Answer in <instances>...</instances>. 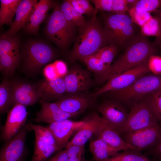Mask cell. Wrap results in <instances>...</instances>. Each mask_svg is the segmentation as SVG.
Listing matches in <instances>:
<instances>
[{
	"instance_id": "obj_1",
	"label": "cell",
	"mask_w": 161,
	"mask_h": 161,
	"mask_svg": "<svg viewBox=\"0 0 161 161\" xmlns=\"http://www.w3.org/2000/svg\"><path fill=\"white\" fill-rule=\"evenodd\" d=\"M79 28L78 37L73 48L69 55L71 61H81L84 58L95 54L109 44L103 29L96 18L91 20Z\"/></svg>"
},
{
	"instance_id": "obj_2",
	"label": "cell",
	"mask_w": 161,
	"mask_h": 161,
	"mask_svg": "<svg viewBox=\"0 0 161 161\" xmlns=\"http://www.w3.org/2000/svg\"><path fill=\"white\" fill-rule=\"evenodd\" d=\"M144 36L127 47L124 54L111 66L101 82L140 64L154 55L155 48Z\"/></svg>"
},
{
	"instance_id": "obj_3",
	"label": "cell",
	"mask_w": 161,
	"mask_h": 161,
	"mask_svg": "<svg viewBox=\"0 0 161 161\" xmlns=\"http://www.w3.org/2000/svg\"><path fill=\"white\" fill-rule=\"evenodd\" d=\"M21 49L22 69L30 76L37 74L42 67L55 57V52L51 46L41 40H29Z\"/></svg>"
},
{
	"instance_id": "obj_4",
	"label": "cell",
	"mask_w": 161,
	"mask_h": 161,
	"mask_svg": "<svg viewBox=\"0 0 161 161\" xmlns=\"http://www.w3.org/2000/svg\"><path fill=\"white\" fill-rule=\"evenodd\" d=\"M134 23L126 14L106 17L103 29L108 43L124 47L133 44L139 38L135 36Z\"/></svg>"
},
{
	"instance_id": "obj_5",
	"label": "cell",
	"mask_w": 161,
	"mask_h": 161,
	"mask_svg": "<svg viewBox=\"0 0 161 161\" xmlns=\"http://www.w3.org/2000/svg\"><path fill=\"white\" fill-rule=\"evenodd\" d=\"M161 88V75H145L125 89L109 92L114 98L134 105L144 97Z\"/></svg>"
},
{
	"instance_id": "obj_6",
	"label": "cell",
	"mask_w": 161,
	"mask_h": 161,
	"mask_svg": "<svg viewBox=\"0 0 161 161\" xmlns=\"http://www.w3.org/2000/svg\"><path fill=\"white\" fill-rule=\"evenodd\" d=\"M75 28L66 21L61 10L60 5L57 4L47 19L44 32L49 40L64 50L72 40Z\"/></svg>"
},
{
	"instance_id": "obj_7",
	"label": "cell",
	"mask_w": 161,
	"mask_h": 161,
	"mask_svg": "<svg viewBox=\"0 0 161 161\" xmlns=\"http://www.w3.org/2000/svg\"><path fill=\"white\" fill-rule=\"evenodd\" d=\"M159 123L158 120L147 96L133 106L119 134L135 131Z\"/></svg>"
},
{
	"instance_id": "obj_8",
	"label": "cell",
	"mask_w": 161,
	"mask_h": 161,
	"mask_svg": "<svg viewBox=\"0 0 161 161\" xmlns=\"http://www.w3.org/2000/svg\"><path fill=\"white\" fill-rule=\"evenodd\" d=\"M21 63L20 39L17 35L0 36V70L8 78L13 76Z\"/></svg>"
},
{
	"instance_id": "obj_9",
	"label": "cell",
	"mask_w": 161,
	"mask_h": 161,
	"mask_svg": "<svg viewBox=\"0 0 161 161\" xmlns=\"http://www.w3.org/2000/svg\"><path fill=\"white\" fill-rule=\"evenodd\" d=\"M146 61L138 66L114 76L102 87L90 95L95 98L104 93L121 90L129 86L138 79L150 71Z\"/></svg>"
},
{
	"instance_id": "obj_10",
	"label": "cell",
	"mask_w": 161,
	"mask_h": 161,
	"mask_svg": "<svg viewBox=\"0 0 161 161\" xmlns=\"http://www.w3.org/2000/svg\"><path fill=\"white\" fill-rule=\"evenodd\" d=\"M26 124L18 134L5 142L0 150V161H26L28 150L26 145L27 131L30 129Z\"/></svg>"
},
{
	"instance_id": "obj_11",
	"label": "cell",
	"mask_w": 161,
	"mask_h": 161,
	"mask_svg": "<svg viewBox=\"0 0 161 161\" xmlns=\"http://www.w3.org/2000/svg\"><path fill=\"white\" fill-rule=\"evenodd\" d=\"M124 140L139 152L149 149L161 138L160 123L135 131L122 134Z\"/></svg>"
},
{
	"instance_id": "obj_12",
	"label": "cell",
	"mask_w": 161,
	"mask_h": 161,
	"mask_svg": "<svg viewBox=\"0 0 161 161\" xmlns=\"http://www.w3.org/2000/svg\"><path fill=\"white\" fill-rule=\"evenodd\" d=\"M10 82L13 106L16 104L25 106L33 105L40 99L37 84L18 79Z\"/></svg>"
},
{
	"instance_id": "obj_13",
	"label": "cell",
	"mask_w": 161,
	"mask_h": 161,
	"mask_svg": "<svg viewBox=\"0 0 161 161\" xmlns=\"http://www.w3.org/2000/svg\"><path fill=\"white\" fill-rule=\"evenodd\" d=\"M28 114L25 106L19 104L14 105L8 112L6 121L2 128L1 139L7 142L16 135L26 124Z\"/></svg>"
},
{
	"instance_id": "obj_14",
	"label": "cell",
	"mask_w": 161,
	"mask_h": 161,
	"mask_svg": "<svg viewBox=\"0 0 161 161\" xmlns=\"http://www.w3.org/2000/svg\"><path fill=\"white\" fill-rule=\"evenodd\" d=\"M97 109L104 120L119 134L129 115L124 106L116 101L108 100L100 104Z\"/></svg>"
},
{
	"instance_id": "obj_15",
	"label": "cell",
	"mask_w": 161,
	"mask_h": 161,
	"mask_svg": "<svg viewBox=\"0 0 161 161\" xmlns=\"http://www.w3.org/2000/svg\"><path fill=\"white\" fill-rule=\"evenodd\" d=\"M63 78L66 92L70 94L86 91L92 84L89 72L78 66L70 68Z\"/></svg>"
},
{
	"instance_id": "obj_16",
	"label": "cell",
	"mask_w": 161,
	"mask_h": 161,
	"mask_svg": "<svg viewBox=\"0 0 161 161\" xmlns=\"http://www.w3.org/2000/svg\"><path fill=\"white\" fill-rule=\"evenodd\" d=\"M85 120L74 121L66 119L49 124L50 130L60 149L65 147L73 134L75 133L85 123Z\"/></svg>"
},
{
	"instance_id": "obj_17",
	"label": "cell",
	"mask_w": 161,
	"mask_h": 161,
	"mask_svg": "<svg viewBox=\"0 0 161 161\" xmlns=\"http://www.w3.org/2000/svg\"><path fill=\"white\" fill-rule=\"evenodd\" d=\"M97 127L95 134L118 151L134 148L121 136V135L97 113Z\"/></svg>"
},
{
	"instance_id": "obj_18",
	"label": "cell",
	"mask_w": 161,
	"mask_h": 161,
	"mask_svg": "<svg viewBox=\"0 0 161 161\" xmlns=\"http://www.w3.org/2000/svg\"><path fill=\"white\" fill-rule=\"evenodd\" d=\"M57 4L53 0H40L32 11L23 30L27 33L37 35L40 26L46 18L48 11L54 8Z\"/></svg>"
},
{
	"instance_id": "obj_19",
	"label": "cell",
	"mask_w": 161,
	"mask_h": 161,
	"mask_svg": "<svg viewBox=\"0 0 161 161\" xmlns=\"http://www.w3.org/2000/svg\"><path fill=\"white\" fill-rule=\"evenodd\" d=\"M37 84L41 101L49 102L55 99L58 100L66 92L63 77L46 79Z\"/></svg>"
},
{
	"instance_id": "obj_20",
	"label": "cell",
	"mask_w": 161,
	"mask_h": 161,
	"mask_svg": "<svg viewBox=\"0 0 161 161\" xmlns=\"http://www.w3.org/2000/svg\"><path fill=\"white\" fill-rule=\"evenodd\" d=\"M40 110L37 112L34 119L36 123L45 122L49 124L63 120L68 119L77 115L66 113L62 111L55 103L40 101Z\"/></svg>"
},
{
	"instance_id": "obj_21",
	"label": "cell",
	"mask_w": 161,
	"mask_h": 161,
	"mask_svg": "<svg viewBox=\"0 0 161 161\" xmlns=\"http://www.w3.org/2000/svg\"><path fill=\"white\" fill-rule=\"evenodd\" d=\"M77 94L64 95L56 102L64 112L78 115L89 108L92 103L89 97Z\"/></svg>"
},
{
	"instance_id": "obj_22",
	"label": "cell",
	"mask_w": 161,
	"mask_h": 161,
	"mask_svg": "<svg viewBox=\"0 0 161 161\" xmlns=\"http://www.w3.org/2000/svg\"><path fill=\"white\" fill-rule=\"evenodd\" d=\"M38 2L36 0H21L16 10L14 21L8 30L3 34L10 36L16 35L25 26L31 13Z\"/></svg>"
},
{
	"instance_id": "obj_23",
	"label": "cell",
	"mask_w": 161,
	"mask_h": 161,
	"mask_svg": "<svg viewBox=\"0 0 161 161\" xmlns=\"http://www.w3.org/2000/svg\"><path fill=\"white\" fill-rule=\"evenodd\" d=\"M97 113H93L85 120V124L75 133L66 145L65 148L73 145L84 146L95 132L97 124Z\"/></svg>"
},
{
	"instance_id": "obj_24",
	"label": "cell",
	"mask_w": 161,
	"mask_h": 161,
	"mask_svg": "<svg viewBox=\"0 0 161 161\" xmlns=\"http://www.w3.org/2000/svg\"><path fill=\"white\" fill-rule=\"evenodd\" d=\"M89 148L96 161H105L119 151L100 138L91 141Z\"/></svg>"
},
{
	"instance_id": "obj_25",
	"label": "cell",
	"mask_w": 161,
	"mask_h": 161,
	"mask_svg": "<svg viewBox=\"0 0 161 161\" xmlns=\"http://www.w3.org/2000/svg\"><path fill=\"white\" fill-rule=\"evenodd\" d=\"M60 8L66 21L72 26L79 28L86 23V21L83 16L67 0L63 1L60 5Z\"/></svg>"
},
{
	"instance_id": "obj_26",
	"label": "cell",
	"mask_w": 161,
	"mask_h": 161,
	"mask_svg": "<svg viewBox=\"0 0 161 161\" xmlns=\"http://www.w3.org/2000/svg\"><path fill=\"white\" fill-rule=\"evenodd\" d=\"M33 156L30 161H47L55 152L60 150L56 146L50 145L35 137Z\"/></svg>"
},
{
	"instance_id": "obj_27",
	"label": "cell",
	"mask_w": 161,
	"mask_h": 161,
	"mask_svg": "<svg viewBox=\"0 0 161 161\" xmlns=\"http://www.w3.org/2000/svg\"><path fill=\"white\" fill-rule=\"evenodd\" d=\"M21 0H1L0 26L11 24Z\"/></svg>"
},
{
	"instance_id": "obj_28",
	"label": "cell",
	"mask_w": 161,
	"mask_h": 161,
	"mask_svg": "<svg viewBox=\"0 0 161 161\" xmlns=\"http://www.w3.org/2000/svg\"><path fill=\"white\" fill-rule=\"evenodd\" d=\"M81 61L96 75L98 81L101 82L109 69L106 66L95 54L84 58Z\"/></svg>"
},
{
	"instance_id": "obj_29",
	"label": "cell",
	"mask_w": 161,
	"mask_h": 161,
	"mask_svg": "<svg viewBox=\"0 0 161 161\" xmlns=\"http://www.w3.org/2000/svg\"><path fill=\"white\" fill-rule=\"evenodd\" d=\"M13 106L12 94L10 80L5 77L0 84V112H8Z\"/></svg>"
},
{
	"instance_id": "obj_30",
	"label": "cell",
	"mask_w": 161,
	"mask_h": 161,
	"mask_svg": "<svg viewBox=\"0 0 161 161\" xmlns=\"http://www.w3.org/2000/svg\"><path fill=\"white\" fill-rule=\"evenodd\" d=\"M43 73L46 79L51 80L63 77L67 72V66L61 61H56L45 67Z\"/></svg>"
},
{
	"instance_id": "obj_31",
	"label": "cell",
	"mask_w": 161,
	"mask_h": 161,
	"mask_svg": "<svg viewBox=\"0 0 161 161\" xmlns=\"http://www.w3.org/2000/svg\"><path fill=\"white\" fill-rule=\"evenodd\" d=\"M148 157L133 150L129 149L118 152L105 161H147Z\"/></svg>"
},
{
	"instance_id": "obj_32",
	"label": "cell",
	"mask_w": 161,
	"mask_h": 161,
	"mask_svg": "<svg viewBox=\"0 0 161 161\" xmlns=\"http://www.w3.org/2000/svg\"><path fill=\"white\" fill-rule=\"evenodd\" d=\"M29 125L31 129L34 132L35 137L47 144L57 146L54 137L47 127L32 123H30Z\"/></svg>"
},
{
	"instance_id": "obj_33",
	"label": "cell",
	"mask_w": 161,
	"mask_h": 161,
	"mask_svg": "<svg viewBox=\"0 0 161 161\" xmlns=\"http://www.w3.org/2000/svg\"><path fill=\"white\" fill-rule=\"evenodd\" d=\"M118 51L117 46L110 44L103 47L95 54L109 69Z\"/></svg>"
},
{
	"instance_id": "obj_34",
	"label": "cell",
	"mask_w": 161,
	"mask_h": 161,
	"mask_svg": "<svg viewBox=\"0 0 161 161\" xmlns=\"http://www.w3.org/2000/svg\"><path fill=\"white\" fill-rule=\"evenodd\" d=\"M131 8L140 12L151 13L159 9L161 0H138Z\"/></svg>"
},
{
	"instance_id": "obj_35",
	"label": "cell",
	"mask_w": 161,
	"mask_h": 161,
	"mask_svg": "<svg viewBox=\"0 0 161 161\" xmlns=\"http://www.w3.org/2000/svg\"><path fill=\"white\" fill-rule=\"evenodd\" d=\"M142 36H154L157 38L160 33V26L158 19L152 16L145 24L140 27Z\"/></svg>"
},
{
	"instance_id": "obj_36",
	"label": "cell",
	"mask_w": 161,
	"mask_h": 161,
	"mask_svg": "<svg viewBox=\"0 0 161 161\" xmlns=\"http://www.w3.org/2000/svg\"><path fill=\"white\" fill-rule=\"evenodd\" d=\"M74 8L82 15H86L92 16L95 9L87 0H67Z\"/></svg>"
},
{
	"instance_id": "obj_37",
	"label": "cell",
	"mask_w": 161,
	"mask_h": 161,
	"mask_svg": "<svg viewBox=\"0 0 161 161\" xmlns=\"http://www.w3.org/2000/svg\"><path fill=\"white\" fill-rule=\"evenodd\" d=\"M147 97L159 123L161 124V90L156 91L147 95Z\"/></svg>"
},
{
	"instance_id": "obj_38",
	"label": "cell",
	"mask_w": 161,
	"mask_h": 161,
	"mask_svg": "<svg viewBox=\"0 0 161 161\" xmlns=\"http://www.w3.org/2000/svg\"><path fill=\"white\" fill-rule=\"evenodd\" d=\"M128 11L132 21L140 27L152 17L150 13L138 12L132 8H129Z\"/></svg>"
},
{
	"instance_id": "obj_39",
	"label": "cell",
	"mask_w": 161,
	"mask_h": 161,
	"mask_svg": "<svg viewBox=\"0 0 161 161\" xmlns=\"http://www.w3.org/2000/svg\"><path fill=\"white\" fill-rule=\"evenodd\" d=\"M148 66L150 72L154 75L161 74V57L153 55L150 56L148 61Z\"/></svg>"
},
{
	"instance_id": "obj_40",
	"label": "cell",
	"mask_w": 161,
	"mask_h": 161,
	"mask_svg": "<svg viewBox=\"0 0 161 161\" xmlns=\"http://www.w3.org/2000/svg\"><path fill=\"white\" fill-rule=\"evenodd\" d=\"M91 1L95 6L94 15H96L98 10L112 12L113 0H92Z\"/></svg>"
},
{
	"instance_id": "obj_41",
	"label": "cell",
	"mask_w": 161,
	"mask_h": 161,
	"mask_svg": "<svg viewBox=\"0 0 161 161\" xmlns=\"http://www.w3.org/2000/svg\"><path fill=\"white\" fill-rule=\"evenodd\" d=\"M65 149L67 151L68 158L81 159L85 158L84 146L73 145Z\"/></svg>"
},
{
	"instance_id": "obj_42",
	"label": "cell",
	"mask_w": 161,
	"mask_h": 161,
	"mask_svg": "<svg viewBox=\"0 0 161 161\" xmlns=\"http://www.w3.org/2000/svg\"><path fill=\"white\" fill-rule=\"evenodd\" d=\"M128 9L127 0H113L112 12L114 14H125Z\"/></svg>"
},
{
	"instance_id": "obj_43",
	"label": "cell",
	"mask_w": 161,
	"mask_h": 161,
	"mask_svg": "<svg viewBox=\"0 0 161 161\" xmlns=\"http://www.w3.org/2000/svg\"><path fill=\"white\" fill-rule=\"evenodd\" d=\"M149 154L155 159H161V138L152 147L149 148Z\"/></svg>"
},
{
	"instance_id": "obj_44",
	"label": "cell",
	"mask_w": 161,
	"mask_h": 161,
	"mask_svg": "<svg viewBox=\"0 0 161 161\" xmlns=\"http://www.w3.org/2000/svg\"><path fill=\"white\" fill-rule=\"evenodd\" d=\"M68 156L66 149L60 150L47 161H67Z\"/></svg>"
},
{
	"instance_id": "obj_45",
	"label": "cell",
	"mask_w": 161,
	"mask_h": 161,
	"mask_svg": "<svg viewBox=\"0 0 161 161\" xmlns=\"http://www.w3.org/2000/svg\"><path fill=\"white\" fill-rule=\"evenodd\" d=\"M155 17L158 20L160 26V33L159 36L156 38L155 44L158 46H161V9L154 12Z\"/></svg>"
},
{
	"instance_id": "obj_46",
	"label": "cell",
	"mask_w": 161,
	"mask_h": 161,
	"mask_svg": "<svg viewBox=\"0 0 161 161\" xmlns=\"http://www.w3.org/2000/svg\"><path fill=\"white\" fill-rule=\"evenodd\" d=\"M154 161H161V159H155Z\"/></svg>"
},
{
	"instance_id": "obj_47",
	"label": "cell",
	"mask_w": 161,
	"mask_h": 161,
	"mask_svg": "<svg viewBox=\"0 0 161 161\" xmlns=\"http://www.w3.org/2000/svg\"><path fill=\"white\" fill-rule=\"evenodd\" d=\"M160 90H161V88Z\"/></svg>"
}]
</instances>
